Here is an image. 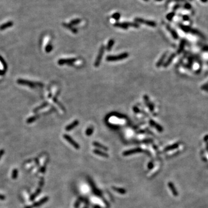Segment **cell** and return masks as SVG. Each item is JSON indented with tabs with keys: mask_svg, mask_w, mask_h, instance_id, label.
I'll return each mask as SVG.
<instances>
[{
	"mask_svg": "<svg viewBox=\"0 0 208 208\" xmlns=\"http://www.w3.org/2000/svg\"><path fill=\"white\" fill-rule=\"evenodd\" d=\"M17 176H18V170L17 169H13L12 173V178L13 179H17Z\"/></svg>",
	"mask_w": 208,
	"mask_h": 208,
	"instance_id": "d6a6232c",
	"label": "cell"
},
{
	"mask_svg": "<svg viewBox=\"0 0 208 208\" xmlns=\"http://www.w3.org/2000/svg\"><path fill=\"white\" fill-rule=\"evenodd\" d=\"M142 152V149L140 148V147H137V148L133 149L128 150L125 151L123 153V155L124 156H128L130 155L133 154L138 153H141Z\"/></svg>",
	"mask_w": 208,
	"mask_h": 208,
	"instance_id": "8992f818",
	"label": "cell"
},
{
	"mask_svg": "<svg viewBox=\"0 0 208 208\" xmlns=\"http://www.w3.org/2000/svg\"><path fill=\"white\" fill-rule=\"evenodd\" d=\"M120 17H121V15L120 13H118V12H116V13H113L112 16V18L116 21L120 19Z\"/></svg>",
	"mask_w": 208,
	"mask_h": 208,
	"instance_id": "e575fe53",
	"label": "cell"
},
{
	"mask_svg": "<svg viewBox=\"0 0 208 208\" xmlns=\"http://www.w3.org/2000/svg\"><path fill=\"white\" fill-rule=\"evenodd\" d=\"M179 7H180L179 5H176L173 7V10H177Z\"/></svg>",
	"mask_w": 208,
	"mask_h": 208,
	"instance_id": "c3c4849f",
	"label": "cell"
},
{
	"mask_svg": "<svg viewBox=\"0 0 208 208\" xmlns=\"http://www.w3.org/2000/svg\"><path fill=\"white\" fill-rule=\"evenodd\" d=\"M149 123H150V124L152 127H154V128H156V129L157 130L158 132H162V131H163V128H162V127H161L160 125L157 124L156 122H155L153 120H150L149 121Z\"/></svg>",
	"mask_w": 208,
	"mask_h": 208,
	"instance_id": "30bf717a",
	"label": "cell"
},
{
	"mask_svg": "<svg viewBox=\"0 0 208 208\" xmlns=\"http://www.w3.org/2000/svg\"><path fill=\"white\" fill-rule=\"evenodd\" d=\"M184 8L186 9L189 10V9H190L191 8V4H190L186 3L184 4Z\"/></svg>",
	"mask_w": 208,
	"mask_h": 208,
	"instance_id": "60d3db41",
	"label": "cell"
},
{
	"mask_svg": "<svg viewBox=\"0 0 208 208\" xmlns=\"http://www.w3.org/2000/svg\"><path fill=\"white\" fill-rule=\"evenodd\" d=\"M49 198L48 197V196H45V197H43V198H42L41 200H40L39 201L36 202L34 203L33 205H31V206H32V208L39 207V206H41V205H43L44 204H45L46 202H47L49 201Z\"/></svg>",
	"mask_w": 208,
	"mask_h": 208,
	"instance_id": "ba28073f",
	"label": "cell"
},
{
	"mask_svg": "<svg viewBox=\"0 0 208 208\" xmlns=\"http://www.w3.org/2000/svg\"><path fill=\"white\" fill-rule=\"evenodd\" d=\"M13 25V21H8V22L5 23H4L3 24H2L1 26H0V30L3 31V30H6V29L8 28L12 27Z\"/></svg>",
	"mask_w": 208,
	"mask_h": 208,
	"instance_id": "4fadbf2b",
	"label": "cell"
},
{
	"mask_svg": "<svg viewBox=\"0 0 208 208\" xmlns=\"http://www.w3.org/2000/svg\"><path fill=\"white\" fill-rule=\"evenodd\" d=\"M46 164H45V165H44L43 166H42L39 171V172H41V173H45V171H46Z\"/></svg>",
	"mask_w": 208,
	"mask_h": 208,
	"instance_id": "ab89813d",
	"label": "cell"
},
{
	"mask_svg": "<svg viewBox=\"0 0 208 208\" xmlns=\"http://www.w3.org/2000/svg\"><path fill=\"white\" fill-rule=\"evenodd\" d=\"M81 201H82L81 198L78 199V200H77L76 202H75V205H74V207H75V208H78V207H79V206H80V203H81Z\"/></svg>",
	"mask_w": 208,
	"mask_h": 208,
	"instance_id": "74e56055",
	"label": "cell"
},
{
	"mask_svg": "<svg viewBox=\"0 0 208 208\" xmlns=\"http://www.w3.org/2000/svg\"><path fill=\"white\" fill-rule=\"evenodd\" d=\"M93 152H94V153L95 154L102 156V157H105V158H108V157H109V155H108V154H107L106 153L102 152V151L99 150L95 149L93 150Z\"/></svg>",
	"mask_w": 208,
	"mask_h": 208,
	"instance_id": "e0dca14e",
	"label": "cell"
},
{
	"mask_svg": "<svg viewBox=\"0 0 208 208\" xmlns=\"http://www.w3.org/2000/svg\"><path fill=\"white\" fill-rule=\"evenodd\" d=\"M175 55H175V53L172 54V55H170L168 59V60H166V62L164 63V67L165 68L168 67L169 65H170V64H171V63H172V60H173L174 58H175Z\"/></svg>",
	"mask_w": 208,
	"mask_h": 208,
	"instance_id": "44dd1931",
	"label": "cell"
},
{
	"mask_svg": "<svg viewBox=\"0 0 208 208\" xmlns=\"http://www.w3.org/2000/svg\"><path fill=\"white\" fill-rule=\"evenodd\" d=\"M63 138L65 139L69 143V144L71 145L74 148H75L77 150H79L80 149V145H79V143H78L75 140L73 139V138L71 137L68 135L67 134H64L63 135Z\"/></svg>",
	"mask_w": 208,
	"mask_h": 208,
	"instance_id": "5b68a950",
	"label": "cell"
},
{
	"mask_svg": "<svg viewBox=\"0 0 208 208\" xmlns=\"http://www.w3.org/2000/svg\"><path fill=\"white\" fill-rule=\"evenodd\" d=\"M114 26L116 27L124 29V30H127L128 28V26L126 24V23L125 22H123V23L117 22L114 24Z\"/></svg>",
	"mask_w": 208,
	"mask_h": 208,
	"instance_id": "d6986e66",
	"label": "cell"
},
{
	"mask_svg": "<svg viewBox=\"0 0 208 208\" xmlns=\"http://www.w3.org/2000/svg\"><path fill=\"white\" fill-rule=\"evenodd\" d=\"M155 1H157V2H160V1H162V0H155Z\"/></svg>",
	"mask_w": 208,
	"mask_h": 208,
	"instance_id": "db71d44e",
	"label": "cell"
},
{
	"mask_svg": "<svg viewBox=\"0 0 208 208\" xmlns=\"http://www.w3.org/2000/svg\"><path fill=\"white\" fill-rule=\"evenodd\" d=\"M5 71H4V70H0V76H3L5 74Z\"/></svg>",
	"mask_w": 208,
	"mask_h": 208,
	"instance_id": "bcb514c9",
	"label": "cell"
},
{
	"mask_svg": "<svg viewBox=\"0 0 208 208\" xmlns=\"http://www.w3.org/2000/svg\"><path fill=\"white\" fill-rule=\"evenodd\" d=\"M93 132H94V128L93 127H90L87 128L86 131V135L87 136H91Z\"/></svg>",
	"mask_w": 208,
	"mask_h": 208,
	"instance_id": "4dcf8cb0",
	"label": "cell"
},
{
	"mask_svg": "<svg viewBox=\"0 0 208 208\" xmlns=\"http://www.w3.org/2000/svg\"><path fill=\"white\" fill-rule=\"evenodd\" d=\"M167 27H168V30L169 31H170V32H171L172 37H173L175 39H177L179 38V36H178V34H177V33L176 32V31H175L173 29L171 28L169 26H167Z\"/></svg>",
	"mask_w": 208,
	"mask_h": 208,
	"instance_id": "7402d4cb",
	"label": "cell"
},
{
	"mask_svg": "<svg viewBox=\"0 0 208 208\" xmlns=\"http://www.w3.org/2000/svg\"><path fill=\"white\" fill-rule=\"evenodd\" d=\"M134 21H135V23H141V24H144L147 25V26H150V27H156L157 26V24L155 21H152V20H146L143 19L142 18H139V17H137L134 19Z\"/></svg>",
	"mask_w": 208,
	"mask_h": 208,
	"instance_id": "277c9868",
	"label": "cell"
},
{
	"mask_svg": "<svg viewBox=\"0 0 208 208\" xmlns=\"http://www.w3.org/2000/svg\"><path fill=\"white\" fill-rule=\"evenodd\" d=\"M0 62L1 63L2 65H3L4 71L6 72L7 71V69H8L7 64V63H6V61L4 60V59L1 56V55H0Z\"/></svg>",
	"mask_w": 208,
	"mask_h": 208,
	"instance_id": "f546056e",
	"label": "cell"
},
{
	"mask_svg": "<svg viewBox=\"0 0 208 208\" xmlns=\"http://www.w3.org/2000/svg\"><path fill=\"white\" fill-rule=\"evenodd\" d=\"M189 19H190L189 18V16H187V15H184V16H183V20L184 21L188 20Z\"/></svg>",
	"mask_w": 208,
	"mask_h": 208,
	"instance_id": "7bdbcfd3",
	"label": "cell"
},
{
	"mask_svg": "<svg viewBox=\"0 0 208 208\" xmlns=\"http://www.w3.org/2000/svg\"><path fill=\"white\" fill-rule=\"evenodd\" d=\"M44 185V178L43 177H41L39 180V187L42 188L43 186Z\"/></svg>",
	"mask_w": 208,
	"mask_h": 208,
	"instance_id": "f35d334b",
	"label": "cell"
},
{
	"mask_svg": "<svg viewBox=\"0 0 208 208\" xmlns=\"http://www.w3.org/2000/svg\"><path fill=\"white\" fill-rule=\"evenodd\" d=\"M167 54H168V52H165V53H164L162 55H161V57H160L159 60L158 61V62L156 63V67H157V68L160 67L162 65V64H163L164 61L165 59Z\"/></svg>",
	"mask_w": 208,
	"mask_h": 208,
	"instance_id": "5bb4252c",
	"label": "cell"
},
{
	"mask_svg": "<svg viewBox=\"0 0 208 208\" xmlns=\"http://www.w3.org/2000/svg\"><path fill=\"white\" fill-rule=\"evenodd\" d=\"M114 43V40L113 39L109 40V42H108V45H107V46H106V50H108V51H110L111 49H112V47H113Z\"/></svg>",
	"mask_w": 208,
	"mask_h": 208,
	"instance_id": "f1b7e54d",
	"label": "cell"
},
{
	"mask_svg": "<svg viewBox=\"0 0 208 208\" xmlns=\"http://www.w3.org/2000/svg\"><path fill=\"white\" fill-rule=\"evenodd\" d=\"M17 84H21V85H24V86H27L30 87L31 88H34L36 86H43V84L42 83L40 82H34L30 81V80H25V79H19L17 80Z\"/></svg>",
	"mask_w": 208,
	"mask_h": 208,
	"instance_id": "6da1fadb",
	"label": "cell"
},
{
	"mask_svg": "<svg viewBox=\"0 0 208 208\" xmlns=\"http://www.w3.org/2000/svg\"><path fill=\"white\" fill-rule=\"evenodd\" d=\"M143 1H149V0H143Z\"/></svg>",
	"mask_w": 208,
	"mask_h": 208,
	"instance_id": "9f6ffc18",
	"label": "cell"
},
{
	"mask_svg": "<svg viewBox=\"0 0 208 208\" xmlns=\"http://www.w3.org/2000/svg\"><path fill=\"white\" fill-rule=\"evenodd\" d=\"M191 1H192V0H191Z\"/></svg>",
	"mask_w": 208,
	"mask_h": 208,
	"instance_id": "6f0895ef",
	"label": "cell"
},
{
	"mask_svg": "<svg viewBox=\"0 0 208 208\" xmlns=\"http://www.w3.org/2000/svg\"><path fill=\"white\" fill-rule=\"evenodd\" d=\"M76 61V59H62L58 61V64L60 65H63L65 64H71Z\"/></svg>",
	"mask_w": 208,
	"mask_h": 208,
	"instance_id": "52a82bcc",
	"label": "cell"
},
{
	"mask_svg": "<svg viewBox=\"0 0 208 208\" xmlns=\"http://www.w3.org/2000/svg\"><path fill=\"white\" fill-rule=\"evenodd\" d=\"M175 1H177V2H183V1H185L186 0H173Z\"/></svg>",
	"mask_w": 208,
	"mask_h": 208,
	"instance_id": "f907efd6",
	"label": "cell"
},
{
	"mask_svg": "<svg viewBox=\"0 0 208 208\" xmlns=\"http://www.w3.org/2000/svg\"><path fill=\"white\" fill-rule=\"evenodd\" d=\"M42 188H41L40 187H38V188L36 189V190L35 191V192H34V193L33 194H32V195L30 196V201H34V200L35 199V198H36V196H38L39 194L41 193V192L42 191Z\"/></svg>",
	"mask_w": 208,
	"mask_h": 208,
	"instance_id": "2e32d148",
	"label": "cell"
},
{
	"mask_svg": "<svg viewBox=\"0 0 208 208\" xmlns=\"http://www.w3.org/2000/svg\"><path fill=\"white\" fill-rule=\"evenodd\" d=\"M93 145L95 146V147H97V148L101 149H102V150H105V151L109 150V149H108V147H107L106 146L103 145L101 144V143H99V142H94L93 143Z\"/></svg>",
	"mask_w": 208,
	"mask_h": 208,
	"instance_id": "ac0fdd59",
	"label": "cell"
},
{
	"mask_svg": "<svg viewBox=\"0 0 208 208\" xmlns=\"http://www.w3.org/2000/svg\"><path fill=\"white\" fill-rule=\"evenodd\" d=\"M126 23V24L129 27H132L134 28H139V24L137 23H132V22H125Z\"/></svg>",
	"mask_w": 208,
	"mask_h": 208,
	"instance_id": "1f68e13d",
	"label": "cell"
},
{
	"mask_svg": "<svg viewBox=\"0 0 208 208\" xmlns=\"http://www.w3.org/2000/svg\"><path fill=\"white\" fill-rule=\"evenodd\" d=\"M39 118V114H36V115L30 117V118H27V120H26V123H28V124H31V123H32L35 122L36 120V119H38Z\"/></svg>",
	"mask_w": 208,
	"mask_h": 208,
	"instance_id": "603a6c76",
	"label": "cell"
},
{
	"mask_svg": "<svg viewBox=\"0 0 208 208\" xmlns=\"http://www.w3.org/2000/svg\"><path fill=\"white\" fill-rule=\"evenodd\" d=\"M63 26H64V27H65L66 28L68 29V30H70L72 33L74 34H77L78 32V30H76L75 28L73 27L72 25H71L70 24H68V23H63Z\"/></svg>",
	"mask_w": 208,
	"mask_h": 208,
	"instance_id": "9a60e30c",
	"label": "cell"
},
{
	"mask_svg": "<svg viewBox=\"0 0 208 208\" xmlns=\"http://www.w3.org/2000/svg\"><path fill=\"white\" fill-rule=\"evenodd\" d=\"M105 51V46L104 45H101L100 49H99V52H98V55H97L96 60H95V63H94V66L95 67H98L100 65L102 59L103 57V55H104Z\"/></svg>",
	"mask_w": 208,
	"mask_h": 208,
	"instance_id": "3957f363",
	"label": "cell"
},
{
	"mask_svg": "<svg viewBox=\"0 0 208 208\" xmlns=\"http://www.w3.org/2000/svg\"><path fill=\"white\" fill-rule=\"evenodd\" d=\"M5 153V150L4 149H1L0 150V160H1V157H2L4 154Z\"/></svg>",
	"mask_w": 208,
	"mask_h": 208,
	"instance_id": "ee69618b",
	"label": "cell"
},
{
	"mask_svg": "<svg viewBox=\"0 0 208 208\" xmlns=\"http://www.w3.org/2000/svg\"><path fill=\"white\" fill-rule=\"evenodd\" d=\"M175 13L174 12H171V13H169L166 16V19L169 21H171L172 20V19L173 18L174 16H175Z\"/></svg>",
	"mask_w": 208,
	"mask_h": 208,
	"instance_id": "836d02e7",
	"label": "cell"
},
{
	"mask_svg": "<svg viewBox=\"0 0 208 208\" xmlns=\"http://www.w3.org/2000/svg\"><path fill=\"white\" fill-rule=\"evenodd\" d=\"M5 198L6 197L5 195L0 194V200H1V201H4V200H5Z\"/></svg>",
	"mask_w": 208,
	"mask_h": 208,
	"instance_id": "f6af8a7d",
	"label": "cell"
},
{
	"mask_svg": "<svg viewBox=\"0 0 208 208\" xmlns=\"http://www.w3.org/2000/svg\"><path fill=\"white\" fill-rule=\"evenodd\" d=\"M49 105V103L48 102H44L43 104H42V105H41L40 106H38V107H36V108H35L34 109V110H33V112H34V113H37L38 112L39 110H41V109H43L44 108H45V107H46L47 106H48Z\"/></svg>",
	"mask_w": 208,
	"mask_h": 208,
	"instance_id": "484cf974",
	"label": "cell"
},
{
	"mask_svg": "<svg viewBox=\"0 0 208 208\" xmlns=\"http://www.w3.org/2000/svg\"><path fill=\"white\" fill-rule=\"evenodd\" d=\"M32 208V206H26V208Z\"/></svg>",
	"mask_w": 208,
	"mask_h": 208,
	"instance_id": "f5cc1de1",
	"label": "cell"
},
{
	"mask_svg": "<svg viewBox=\"0 0 208 208\" xmlns=\"http://www.w3.org/2000/svg\"><path fill=\"white\" fill-rule=\"evenodd\" d=\"M112 189H113L114 191H116L117 192L121 194H125L126 192H127V191H126V189L123 188L112 187Z\"/></svg>",
	"mask_w": 208,
	"mask_h": 208,
	"instance_id": "d4e9b609",
	"label": "cell"
},
{
	"mask_svg": "<svg viewBox=\"0 0 208 208\" xmlns=\"http://www.w3.org/2000/svg\"><path fill=\"white\" fill-rule=\"evenodd\" d=\"M80 22H81V19H74L71 20L69 24L71 25H72V26H75V25H77L78 24H79Z\"/></svg>",
	"mask_w": 208,
	"mask_h": 208,
	"instance_id": "d590c367",
	"label": "cell"
},
{
	"mask_svg": "<svg viewBox=\"0 0 208 208\" xmlns=\"http://www.w3.org/2000/svg\"><path fill=\"white\" fill-rule=\"evenodd\" d=\"M179 146V143H175V144L172 145H169L167 146V147H166L164 149V152H168V151L172 150L177 149Z\"/></svg>",
	"mask_w": 208,
	"mask_h": 208,
	"instance_id": "ffe728a7",
	"label": "cell"
},
{
	"mask_svg": "<svg viewBox=\"0 0 208 208\" xmlns=\"http://www.w3.org/2000/svg\"><path fill=\"white\" fill-rule=\"evenodd\" d=\"M208 0H201V2H204V3H205V2H208Z\"/></svg>",
	"mask_w": 208,
	"mask_h": 208,
	"instance_id": "816d5d0a",
	"label": "cell"
},
{
	"mask_svg": "<svg viewBox=\"0 0 208 208\" xmlns=\"http://www.w3.org/2000/svg\"><path fill=\"white\" fill-rule=\"evenodd\" d=\"M79 124V122L78 120H74L72 123H71L70 124L68 125L65 127V130L67 131H71V130H72L74 128H75V127H76L77 126H78Z\"/></svg>",
	"mask_w": 208,
	"mask_h": 208,
	"instance_id": "9c48e42d",
	"label": "cell"
},
{
	"mask_svg": "<svg viewBox=\"0 0 208 208\" xmlns=\"http://www.w3.org/2000/svg\"><path fill=\"white\" fill-rule=\"evenodd\" d=\"M53 45H51V43H49L46 46V47H45V51H46V53L51 52V50H53Z\"/></svg>",
	"mask_w": 208,
	"mask_h": 208,
	"instance_id": "8d00e7d4",
	"label": "cell"
},
{
	"mask_svg": "<svg viewBox=\"0 0 208 208\" xmlns=\"http://www.w3.org/2000/svg\"><path fill=\"white\" fill-rule=\"evenodd\" d=\"M35 163H36V164L38 166L39 165V160L38 158H36V159H35Z\"/></svg>",
	"mask_w": 208,
	"mask_h": 208,
	"instance_id": "7dc6e473",
	"label": "cell"
},
{
	"mask_svg": "<svg viewBox=\"0 0 208 208\" xmlns=\"http://www.w3.org/2000/svg\"><path fill=\"white\" fill-rule=\"evenodd\" d=\"M143 98H144L145 101L146 105L147 106V107H148L149 109H150V110L151 112H153L154 109V106H153V105L151 103V102H150V101L149 97L147 96V95H144V97H143Z\"/></svg>",
	"mask_w": 208,
	"mask_h": 208,
	"instance_id": "8fae6325",
	"label": "cell"
},
{
	"mask_svg": "<svg viewBox=\"0 0 208 208\" xmlns=\"http://www.w3.org/2000/svg\"><path fill=\"white\" fill-rule=\"evenodd\" d=\"M153 167H154V163L152 162V161H150V162L148 164V165H147V168H148L149 169H152Z\"/></svg>",
	"mask_w": 208,
	"mask_h": 208,
	"instance_id": "b9f144b4",
	"label": "cell"
},
{
	"mask_svg": "<svg viewBox=\"0 0 208 208\" xmlns=\"http://www.w3.org/2000/svg\"><path fill=\"white\" fill-rule=\"evenodd\" d=\"M204 141H205V142L208 141V135H206L205 137H204Z\"/></svg>",
	"mask_w": 208,
	"mask_h": 208,
	"instance_id": "681fc988",
	"label": "cell"
},
{
	"mask_svg": "<svg viewBox=\"0 0 208 208\" xmlns=\"http://www.w3.org/2000/svg\"><path fill=\"white\" fill-rule=\"evenodd\" d=\"M190 33H191V34H194V35H198V36H200V37H201V38H204V35H203L202 34L201 32H200V31H199L198 30H196V29L191 28V31H190Z\"/></svg>",
	"mask_w": 208,
	"mask_h": 208,
	"instance_id": "4316f807",
	"label": "cell"
},
{
	"mask_svg": "<svg viewBox=\"0 0 208 208\" xmlns=\"http://www.w3.org/2000/svg\"><path fill=\"white\" fill-rule=\"evenodd\" d=\"M206 90V91H208V88H207V89H206V90Z\"/></svg>",
	"mask_w": 208,
	"mask_h": 208,
	"instance_id": "11a10c76",
	"label": "cell"
},
{
	"mask_svg": "<svg viewBox=\"0 0 208 208\" xmlns=\"http://www.w3.org/2000/svg\"><path fill=\"white\" fill-rule=\"evenodd\" d=\"M179 27L182 31H183L184 32H186V33H190V31L191 30V27H190V26H185V25L183 24L179 25Z\"/></svg>",
	"mask_w": 208,
	"mask_h": 208,
	"instance_id": "cb8c5ba5",
	"label": "cell"
},
{
	"mask_svg": "<svg viewBox=\"0 0 208 208\" xmlns=\"http://www.w3.org/2000/svg\"><path fill=\"white\" fill-rule=\"evenodd\" d=\"M128 55H129L128 53H123L117 55H108L106 58V60L108 61H118L126 59Z\"/></svg>",
	"mask_w": 208,
	"mask_h": 208,
	"instance_id": "7a4b0ae2",
	"label": "cell"
},
{
	"mask_svg": "<svg viewBox=\"0 0 208 208\" xmlns=\"http://www.w3.org/2000/svg\"><path fill=\"white\" fill-rule=\"evenodd\" d=\"M168 185L169 188H170L171 191H172V194H173V195H174V196H178L179 193H178V192H177V190H176V187H175V185L173 184V183L171 182V181H170V182L168 183Z\"/></svg>",
	"mask_w": 208,
	"mask_h": 208,
	"instance_id": "7c38bea8",
	"label": "cell"
},
{
	"mask_svg": "<svg viewBox=\"0 0 208 208\" xmlns=\"http://www.w3.org/2000/svg\"><path fill=\"white\" fill-rule=\"evenodd\" d=\"M185 44H186V41L184 39H182L180 42V46H179V48L178 49V53H180L181 51L183 50L184 47L185 46Z\"/></svg>",
	"mask_w": 208,
	"mask_h": 208,
	"instance_id": "83f0119b",
	"label": "cell"
}]
</instances>
